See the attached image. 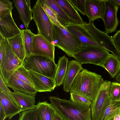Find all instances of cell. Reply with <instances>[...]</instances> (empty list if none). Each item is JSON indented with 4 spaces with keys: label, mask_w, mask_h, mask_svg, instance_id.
I'll return each instance as SVG.
<instances>
[{
    "label": "cell",
    "mask_w": 120,
    "mask_h": 120,
    "mask_svg": "<svg viewBox=\"0 0 120 120\" xmlns=\"http://www.w3.org/2000/svg\"><path fill=\"white\" fill-rule=\"evenodd\" d=\"M110 54L109 51L105 49L91 46L82 48L73 57L82 65L91 64L101 66Z\"/></svg>",
    "instance_id": "52a82bcc"
},
{
    "label": "cell",
    "mask_w": 120,
    "mask_h": 120,
    "mask_svg": "<svg viewBox=\"0 0 120 120\" xmlns=\"http://www.w3.org/2000/svg\"><path fill=\"white\" fill-rule=\"evenodd\" d=\"M34 34L30 29L22 30L21 34L25 50V57H29L32 55L33 36Z\"/></svg>",
    "instance_id": "4316f807"
},
{
    "label": "cell",
    "mask_w": 120,
    "mask_h": 120,
    "mask_svg": "<svg viewBox=\"0 0 120 120\" xmlns=\"http://www.w3.org/2000/svg\"><path fill=\"white\" fill-rule=\"evenodd\" d=\"M6 118L4 110L0 104V120H4Z\"/></svg>",
    "instance_id": "d590c367"
},
{
    "label": "cell",
    "mask_w": 120,
    "mask_h": 120,
    "mask_svg": "<svg viewBox=\"0 0 120 120\" xmlns=\"http://www.w3.org/2000/svg\"><path fill=\"white\" fill-rule=\"evenodd\" d=\"M13 75L34 88L29 71L23 65L16 70Z\"/></svg>",
    "instance_id": "83f0119b"
},
{
    "label": "cell",
    "mask_w": 120,
    "mask_h": 120,
    "mask_svg": "<svg viewBox=\"0 0 120 120\" xmlns=\"http://www.w3.org/2000/svg\"><path fill=\"white\" fill-rule=\"evenodd\" d=\"M4 38H3L2 36H1V35L0 34V44H1L2 42L3 39Z\"/></svg>",
    "instance_id": "60d3db41"
},
{
    "label": "cell",
    "mask_w": 120,
    "mask_h": 120,
    "mask_svg": "<svg viewBox=\"0 0 120 120\" xmlns=\"http://www.w3.org/2000/svg\"><path fill=\"white\" fill-rule=\"evenodd\" d=\"M7 40L16 56L23 61L25 57L26 53L21 34Z\"/></svg>",
    "instance_id": "d4e9b609"
},
{
    "label": "cell",
    "mask_w": 120,
    "mask_h": 120,
    "mask_svg": "<svg viewBox=\"0 0 120 120\" xmlns=\"http://www.w3.org/2000/svg\"><path fill=\"white\" fill-rule=\"evenodd\" d=\"M12 93L22 111L33 109L37 108L35 96L17 91L12 92Z\"/></svg>",
    "instance_id": "d6986e66"
},
{
    "label": "cell",
    "mask_w": 120,
    "mask_h": 120,
    "mask_svg": "<svg viewBox=\"0 0 120 120\" xmlns=\"http://www.w3.org/2000/svg\"><path fill=\"white\" fill-rule=\"evenodd\" d=\"M120 111V101H112L109 96L105 103L100 120H111Z\"/></svg>",
    "instance_id": "ffe728a7"
},
{
    "label": "cell",
    "mask_w": 120,
    "mask_h": 120,
    "mask_svg": "<svg viewBox=\"0 0 120 120\" xmlns=\"http://www.w3.org/2000/svg\"><path fill=\"white\" fill-rule=\"evenodd\" d=\"M23 62L16 56L7 40L4 39L0 44V72L5 83L23 65Z\"/></svg>",
    "instance_id": "277c9868"
},
{
    "label": "cell",
    "mask_w": 120,
    "mask_h": 120,
    "mask_svg": "<svg viewBox=\"0 0 120 120\" xmlns=\"http://www.w3.org/2000/svg\"><path fill=\"white\" fill-rule=\"evenodd\" d=\"M42 4H45L55 13L57 19L61 24L65 27L70 22L68 17L54 0H40Z\"/></svg>",
    "instance_id": "603a6c76"
},
{
    "label": "cell",
    "mask_w": 120,
    "mask_h": 120,
    "mask_svg": "<svg viewBox=\"0 0 120 120\" xmlns=\"http://www.w3.org/2000/svg\"><path fill=\"white\" fill-rule=\"evenodd\" d=\"M111 82L104 81L90 106L92 120H100L103 108L109 96V90Z\"/></svg>",
    "instance_id": "8fae6325"
},
{
    "label": "cell",
    "mask_w": 120,
    "mask_h": 120,
    "mask_svg": "<svg viewBox=\"0 0 120 120\" xmlns=\"http://www.w3.org/2000/svg\"><path fill=\"white\" fill-rule=\"evenodd\" d=\"M67 16L70 22L78 24H82L85 22L82 19L78 11L68 0H54Z\"/></svg>",
    "instance_id": "44dd1931"
},
{
    "label": "cell",
    "mask_w": 120,
    "mask_h": 120,
    "mask_svg": "<svg viewBox=\"0 0 120 120\" xmlns=\"http://www.w3.org/2000/svg\"><path fill=\"white\" fill-rule=\"evenodd\" d=\"M37 108L40 120H52L56 110L47 101L37 102Z\"/></svg>",
    "instance_id": "cb8c5ba5"
},
{
    "label": "cell",
    "mask_w": 120,
    "mask_h": 120,
    "mask_svg": "<svg viewBox=\"0 0 120 120\" xmlns=\"http://www.w3.org/2000/svg\"><path fill=\"white\" fill-rule=\"evenodd\" d=\"M22 31L15 22L12 13L0 18V34L4 39L7 40L21 34Z\"/></svg>",
    "instance_id": "4fadbf2b"
},
{
    "label": "cell",
    "mask_w": 120,
    "mask_h": 120,
    "mask_svg": "<svg viewBox=\"0 0 120 120\" xmlns=\"http://www.w3.org/2000/svg\"><path fill=\"white\" fill-rule=\"evenodd\" d=\"M82 24L90 34L96 46L105 49L113 54L116 52L118 48L111 36L97 29L92 22H85Z\"/></svg>",
    "instance_id": "ba28073f"
},
{
    "label": "cell",
    "mask_w": 120,
    "mask_h": 120,
    "mask_svg": "<svg viewBox=\"0 0 120 120\" xmlns=\"http://www.w3.org/2000/svg\"><path fill=\"white\" fill-rule=\"evenodd\" d=\"M68 59L64 55L60 58L57 64V67L54 79L56 86L63 84L66 73Z\"/></svg>",
    "instance_id": "484cf974"
},
{
    "label": "cell",
    "mask_w": 120,
    "mask_h": 120,
    "mask_svg": "<svg viewBox=\"0 0 120 120\" xmlns=\"http://www.w3.org/2000/svg\"><path fill=\"white\" fill-rule=\"evenodd\" d=\"M83 69L82 65L78 61L72 60L68 62L66 73L63 85L64 90L70 91L71 86L78 74Z\"/></svg>",
    "instance_id": "9a60e30c"
},
{
    "label": "cell",
    "mask_w": 120,
    "mask_h": 120,
    "mask_svg": "<svg viewBox=\"0 0 120 120\" xmlns=\"http://www.w3.org/2000/svg\"><path fill=\"white\" fill-rule=\"evenodd\" d=\"M13 3L9 0H0V18L12 13Z\"/></svg>",
    "instance_id": "4dcf8cb0"
},
{
    "label": "cell",
    "mask_w": 120,
    "mask_h": 120,
    "mask_svg": "<svg viewBox=\"0 0 120 120\" xmlns=\"http://www.w3.org/2000/svg\"><path fill=\"white\" fill-rule=\"evenodd\" d=\"M109 97L112 101H120V83L111 82L109 87Z\"/></svg>",
    "instance_id": "f1b7e54d"
},
{
    "label": "cell",
    "mask_w": 120,
    "mask_h": 120,
    "mask_svg": "<svg viewBox=\"0 0 120 120\" xmlns=\"http://www.w3.org/2000/svg\"><path fill=\"white\" fill-rule=\"evenodd\" d=\"M13 1L20 19L26 29H27L29 23L33 19L32 10L31 8L30 0H14Z\"/></svg>",
    "instance_id": "2e32d148"
},
{
    "label": "cell",
    "mask_w": 120,
    "mask_h": 120,
    "mask_svg": "<svg viewBox=\"0 0 120 120\" xmlns=\"http://www.w3.org/2000/svg\"><path fill=\"white\" fill-rule=\"evenodd\" d=\"M86 0H68L69 2L77 11L84 15H86Z\"/></svg>",
    "instance_id": "d6a6232c"
},
{
    "label": "cell",
    "mask_w": 120,
    "mask_h": 120,
    "mask_svg": "<svg viewBox=\"0 0 120 120\" xmlns=\"http://www.w3.org/2000/svg\"><path fill=\"white\" fill-rule=\"evenodd\" d=\"M34 85L38 92H51L56 86L54 79L46 76L32 70L28 71Z\"/></svg>",
    "instance_id": "7c38bea8"
},
{
    "label": "cell",
    "mask_w": 120,
    "mask_h": 120,
    "mask_svg": "<svg viewBox=\"0 0 120 120\" xmlns=\"http://www.w3.org/2000/svg\"><path fill=\"white\" fill-rule=\"evenodd\" d=\"M70 99L74 102L90 107L92 103V100L78 94L70 92Z\"/></svg>",
    "instance_id": "1f68e13d"
},
{
    "label": "cell",
    "mask_w": 120,
    "mask_h": 120,
    "mask_svg": "<svg viewBox=\"0 0 120 120\" xmlns=\"http://www.w3.org/2000/svg\"><path fill=\"white\" fill-rule=\"evenodd\" d=\"M111 37L116 45L120 50V30L117 31Z\"/></svg>",
    "instance_id": "e575fe53"
},
{
    "label": "cell",
    "mask_w": 120,
    "mask_h": 120,
    "mask_svg": "<svg viewBox=\"0 0 120 120\" xmlns=\"http://www.w3.org/2000/svg\"><path fill=\"white\" fill-rule=\"evenodd\" d=\"M49 99L64 120H92L90 107L55 96Z\"/></svg>",
    "instance_id": "7a4b0ae2"
},
{
    "label": "cell",
    "mask_w": 120,
    "mask_h": 120,
    "mask_svg": "<svg viewBox=\"0 0 120 120\" xmlns=\"http://www.w3.org/2000/svg\"><path fill=\"white\" fill-rule=\"evenodd\" d=\"M111 0L117 5L120 7V0Z\"/></svg>",
    "instance_id": "ab89813d"
},
{
    "label": "cell",
    "mask_w": 120,
    "mask_h": 120,
    "mask_svg": "<svg viewBox=\"0 0 120 120\" xmlns=\"http://www.w3.org/2000/svg\"><path fill=\"white\" fill-rule=\"evenodd\" d=\"M52 120H64L62 116L56 111L54 113Z\"/></svg>",
    "instance_id": "8d00e7d4"
},
{
    "label": "cell",
    "mask_w": 120,
    "mask_h": 120,
    "mask_svg": "<svg viewBox=\"0 0 120 120\" xmlns=\"http://www.w3.org/2000/svg\"><path fill=\"white\" fill-rule=\"evenodd\" d=\"M105 10L102 19L106 33L113 32L116 30L119 24L117 13L119 6L111 0H105Z\"/></svg>",
    "instance_id": "30bf717a"
},
{
    "label": "cell",
    "mask_w": 120,
    "mask_h": 120,
    "mask_svg": "<svg viewBox=\"0 0 120 120\" xmlns=\"http://www.w3.org/2000/svg\"><path fill=\"white\" fill-rule=\"evenodd\" d=\"M111 120H120V111Z\"/></svg>",
    "instance_id": "74e56055"
},
{
    "label": "cell",
    "mask_w": 120,
    "mask_h": 120,
    "mask_svg": "<svg viewBox=\"0 0 120 120\" xmlns=\"http://www.w3.org/2000/svg\"><path fill=\"white\" fill-rule=\"evenodd\" d=\"M101 66L104 68L111 77L114 78L120 72V60L112 53Z\"/></svg>",
    "instance_id": "7402d4cb"
},
{
    "label": "cell",
    "mask_w": 120,
    "mask_h": 120,
    "mask_svg": "<svg viewBox=\"0 0 120 120\" xmlns=\"http://www.w3.org/2000/svg\"><path fill=\"white\" fill-rule=\"evenodd\" d=\"M42 4L45 11L52 23L58 26L62 25L59 21L54 12L46 5Z\"/></svg>",
    "instance_id": "836d02e7"
},
{
    "label": "cell",
    "mask_w": 120,
    "mask_h": 120,
    "mask_svg": "<svg viewBox=\"0 0 120 120\" xmlns=\"http://www.w3.org/2000/svg\"><path fill=\"white\" fill-rule=\"evenodd\" d=\"M55 46L42 36H33L32 55L45 56L54 61Z\"/></svg>",
    "instance_id": "9c48e42d"
},
{
    "label": "cell",
    "mask_w": 120,
    "mask_h": 120,
    "mask_svg": "<svg viewBox=\"0 0 120 120\" xmlns=\"http://www.w3.org/2000/svg\"><path fill=\"white\" fill-rule=\"evenodd\" d=\"M32 10L33 19L38 29L37 34L42 36L53 44V24L45 11L40 0L36 1Z\"/></svg>",
    "instance_id": "8992f818"
},
{
    "label": "cell",
    "mask_w": 120,
    "mask_h": 120,
    "mask_svg": "<svg viewBox=\"0 0 120 120\" xmlns=\"http://www.w3.org/2000/svg\"><path fill=\"white\" fill-rule=\"evenodd\" d=\"M19 114L18 120H40L37 108L22 111Z\"/></svg>",
    "instance_id": "f546056e"
},
{
    "label": "cell",
    "mask_w": 120,
    "mask_h": 120,
    "mask_svg": "<svg viewBox=\"0 0 120 120\" xmlns=\"http://www.w3.org/2000/svg\"><path fill=\"white\" fill-rule=\"evenodd\" d=\"M115 79L117 82L120 83V72L116 77Z\"/></svg>",
    "instance_id": "f35d334b"
},
{
    "label": "cell",
    "mask_w": 120,
    "mask_h": 120,
    "mask_svg": "<svg viewBox=\"0 0 120 120\" xmlns=\"http://www.w3.org/2000/svg\"><path fill=\"white\" fill-rule=\"evenodd\" d=\"M53 44L61 49L69 56L74 55L82 49L81 43L65 27L53 24Z\"/></svg>",
    "instance_id": "3957f363"
},
{
    "label": "cell",
    "mask_w": 120,
    "mask_h": 120,
    "mask_svg": "<svg viewBox=\"0 0 120 120\" xmlns=\"http://www.w3.org/2000/svg\"><path fill=\"white\" fill-rule=\"evenodd\" d=\"M0 104L3 108L6 117L11 120L13 116L22 112L19 108L8 95L0 90Z\"/></svg>",
    "instance_id": "e0dca14e"
},
{
    "label": "cell",
    "mask_w": 120,
    "mask_h": 120,
    "mask_svg": "<svg viewBox=\"0 0 120 120\" xmlns=\"http://www.w3.org/2000/svg\"><path fill=\"white\" fill-rule=\"evenodd\" d=\"M5 83L8 87L12 88L14 91L35 96L38 92L34 88L13 75Z\"/></svg>",
    "instance_id": "ac0fdd59"
},
{
    "label": "cell",
    "mask_w": 120,
    "mask_h": 120,
    "mask_svg": "<svg viewBox=\"0 0 120 120\" xmlns=\"http://www.w3.org/2000/svg\"><path fill=\"white\" fill-rule=\"evenodd\" d=\"M104 81L101 75L83 69L76 77L70 91L93 101Z\"/></svg>",
    "instance_id": "6da1fadb"
},
{
    "label": "cell",
    "mask_w": 120,
    "mask_h": 120,
    "mask_svg": "<svg viewBox=\"0 0 120 120\" xmlns=\"http://www.w3.org/2000/svg\"><path fill=\"white\" fill-rule=\"evenodd\" d=\"M105 0H86V15L89 22L102 19L105 10Z\"/></svg>",
    "instance_id": "5bb4252c"
},
{
    "label": "cell",
    "mask_w": 120,
    "mask_h": 120,
    "mask_svg": "<svg viewBox=\"0 0 120 120\" xmlns=\"http://www.w3.org/2000/svg\"><path fill=\"white\" fill-rule=\"evenodd\" d=\"M23 65L28 71L32 70L48 77L54 79L57 65L45 56L31 55L25 57Z\"/></svg>",
    "instance_id": "5b68a950"
}]
</instances>
